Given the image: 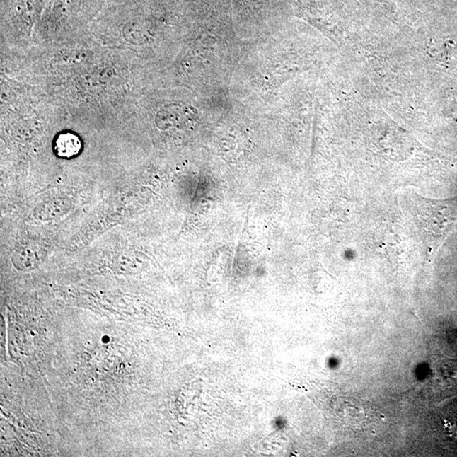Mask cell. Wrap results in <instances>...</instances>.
I'll return each instance as SVG.
<instances>
[{"instance_id":"1","label":"cell","mask_w":457,"mask_h":457,"mask_svg":"<svg viewBox=\"0 0 457 457\" xmlns=\"http://www.w3.org/2000/svg\"><path fill=\"white\" fill-rule=\"evenodd\" d=\"M424 210L426 233L433 251L441 247L457 227V199L426 202Z\"/></svg>"},{"instance_id":"2","label":"cell","mask_w":457,"mask_h":457,"mask_svg":"<svg viewBox=\"0 0 457 457\" xmlns=\"http://www.w3.org/2000/svg\"><path fill=\"white\" fill-rule=\"evenodd\" d=\"M83 149L80 137L73 132L60 133L54 141V151L58 157L71 158L77 156Z\"/></svg>"}]
</instances>
